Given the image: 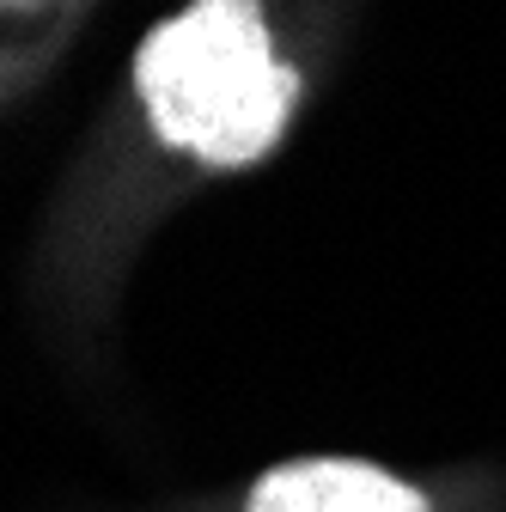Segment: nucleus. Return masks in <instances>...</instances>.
I'll list each match as a JSON object with an SVG mask.
<instances>
[{"label": "nucleus", "instance_id": "f257e3e1", "mask_svg": "<svg viewBox=\"0 0 506 512\" xmlns=\"http://www.w3.org/2000/svg\"><path fill=\"white\" fill-rule=\"evenodd\" d=\"M135 92L165 147L232 171L281 141L299 74L275 55L257 7L202 0L141 37Z\"/></svg>", "mask_w": 506, "mask_h": 512}, {"label": "nucleus", "instance_id": "f03ea898", "mask_svg": "<svg viewBox=\"0 0 506 512\" xmlns=\"http://www.w3.org/2000/svg\"><path fill=\"white\" fill-rule=\"evenodd\" d=\"M244 512H427V500L360 458H299L250 488Z\"/></svg>", "mask_w": 506, "mask_h": 512}]
</instances>
